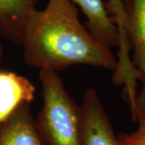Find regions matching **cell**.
I'll use <instances>...</instances> for the list:
<instances>
[{"label": "cell", "mask_w": 145, "mask_h": 145, "mask_svg": "<svg viewBox=\"0 0 145 145\" xmlns=\"http://www.w3.org/2000/svg\"><path fill=\"white\" fill-rule=\"evenodd\" d=\"M21 46L26 65L58 72L86 65L114 72L117 59L83 26L79 9L69 0H48L27 21Z\"/></svg>", "instance_id": "1"}, {"label": "cell", "mask_w": 145, "mask_h": 145, "mask_svg": "<svg viewBox=\"0 0 145 145\" xmlns=\"http://www.w3.org/2000/svg\"><path fill=\"white\" fill-rule=\"evenodd\" d=\"M43 106L36 125L43 145H82V110L58 72L42 69Z\"/></svg>", "instance_id": "2"}, {"label": "cell", "mask_w": 145, "mask_h": 145, "mask_svg": "<svg viewBox=\"0 0 145 145\" xmlns=\"http://www.w3.org/2000/svg\"><path fill=\"white\" fill-rule=\"evenodd\" d=\"M81 110L82 145H123L94 89L86 91Z\"/></svg>", "instance_id": "3"}, {"label": "cell", "mask_w": 145, "mask_h": 145, "mask_svg": "<svg viewBox=\"0 0 145 145\" xmlns=\"http://www.w3.org/2000/svg\"><path fill=\"white\" fill-rule=\"evenodd\" d=\"M35 92L32 82L24 76L0 70V125L22 104H31Z\"/></svg>", "instance_id": "4"}, {"label": "cell", "mask_w": 145, "mask_h": 145, "mask_svg": "<svg viewBox=\"0 0 145 145\" xmlns=\"http://www.w3.org/2000/svg\"><path fill=\"white\" fill-rule=\"evenodd\" d=\"M0 145H43L30 103L22 104L0 125Z\"/></svg>", "instance_id": "5"}, {"label": "cell", "mask_w": 145, "mask_h": 145, "mask_svg": "<svg viewBox=\"0 0 145 145\" xmlns=\"http://www.w3.org/2000/svg\"><path fill=\"white\" fill-rule=\"evenodd\" d=\"M129 38L131 50H134L133 63L143 84L141 92L137 97V112L145 110V0L131 1L129 10Z\"/></svg>", "instance_id": "6"}, {"label": "cell", "mask_w": 145, "mask_h": 145, "mask_svg": "<svg viewBox=\"0 0 145 145\" xmlns=\"http://www.w3.org/2000/svg\"><path fill=\"white\" fill-rule=\"evenodd\" d=\"M80 8L87 19L89 31L101 44L110 48L119 45V33L103 0H69Z\"/></svg>", "instance_id": "7"}, {"label": "cell", "mask_w": 145, "mask_h": 145, "mask_svg": "<svg viewBox=\"0 0 145 145\" xmlns=\"http://www.w3.org/2000/svg\"><path fill=\"white\" fill-rule=\"evenodd\" d=\"M37 0H0V35L21 45L25 25L36 10Z\"/></svg>", "instance_id": "8"}, {"label": "cell", "mask_w": 145, "mask_h": 145, "mask_svg": "<svg viewBox=\"0 0 145 145\" xmlns=\"http://www.w3.org/2000/svg\"><path fill=\"white\" fill-rule=\"evenodd\" d=\"M132 0H108L107 9L119 33L117 57L121 61L131 58V46L129 38V10Z\"/></svg>", "instance_id": "9"}, {"label": "cell", "mask_w": 145, "mask_h": 145, "mask_svg": "<svg viewBox=\"0 0 145 145\" xmlns=\"http://www.w3.org/2000/svg\"><path fill=\"white\" fill-rule=\"evenodd\" d=\"M134 120L138 122L136 130L119 137L123 145H145V110H137Z\"/></svg>", "instance_id": "10"}, {"label": "cell", "mask_w": 145, "mask_h": 145, "mask_svg": "<svg viewBox=\"0 0 145 145\" xmlns=\"http://www.w3.org/2000/svg\"><path fill=\"white\" fill-rule=\"evenodd\" d=\"M3 48L1 43H0V63L2 61V58H3Z\"/></svg>", "instance_id": "11"}]
</instances>
